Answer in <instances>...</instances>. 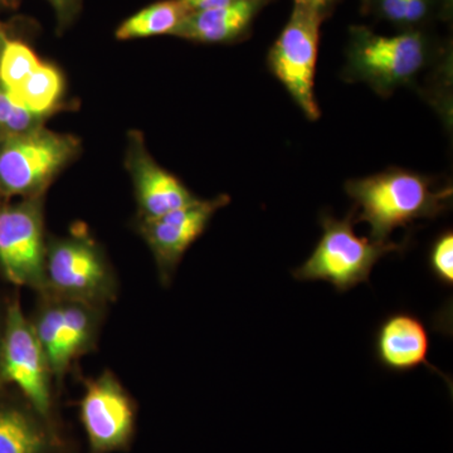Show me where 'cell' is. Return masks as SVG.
Listing matches in <instances>:
<instances>
[{
	"label": "cell",
	"mask_w": 453,
	"mask_h": 453,
	"mask_svg": "<svg viewBox=\"0 0 453 453\" xmlns=\"http://www.w3.org/2000/svg\"><path fill=\"white\" fill-rule=\"evenodd\" d=\"M366 16L405 31H426L437 19L432 0H362Z\"/></svg>",
	"instance_id": "cell-18"
},
{
	"label": "cell",
	"mask_w": 453,
	"mask_h": 453,
	"mask_svg": "<svg viewBox=\"0 0 453 453\" xmlns=\"http://www.w3.org/2000/svg\"><path fill=\"white\" fill-rule=\"evenodd\" d=\"M228 196L198 202L155 219L140 220L139 231L153 253L163 285L172 282L188 250L204 234L214 214L228 204Z\"/></svg>",
	"instance_id": "cell-11"
},
{
	"label": "cell",
	"mask_w": 453,
	"mask_h": 453,
	"mask_svg": "<svg viewBox=\"0 0 453 453\" xmlns=\"http://www.w3.org/2000/svg\"><path fill=\"white\" fill-rule=\"evenodd\" d=\"M324 20L316 12L295 5L288 25L267 56L271 73L311 121L320 119L314 89L320 27Z\"/></svg>",
	"instance_id": "cell-7"
},
{
	"label": "cell",
	"mask_w": 453,
	"mask_h": 453,
	"mask_svg": "<svg viewBox=\"0 0 453 453\" xmlns=\"http://www.w3.org/2000/svg\"><path fill=\"white\" fill-rule=\"evenodd\" d=\"M41 64L28 44L9 38L0 55V83L14 92Z\"/></svg>",
	"instance_id": "cell-19"
},
{
	"label": "cell",
	"mask_w": 453,
	"mask_h": 453,
	"mask_svg": "<svg viewBox=\"0 0 453 453\" xmlns=\"http://www.w3.org/2000/svg\"><path fill=\"white\" fill-rule=\"evenodd\" d=\"M20 0H0V12L13 11L19 5Z\"/></svg>",
	"instance_id": "cell-26"
},
{
	"label": "cell",
	"mask_w": 453,
	"mask_h": 453,
	"mask_svg": "<svg viewBox=\"0 0 453 453\" xmlns=\"http://www.w3.org/2000/svg\"><path fill=\"white\" fill-rule=\"evenodd\" d=\"M65 80L55 65L42 62L12 96L19 105L47 118L58 105L64 95Z\"/></svg>",
	"instance_id": "cell-17"
},
{
	"label": "cell",
	"mask_w": 453,
	"mask_h": 453,
	"mask_svg": "<svg viewBox=\"0 0 453 453\" xmlns=\"http://www.w3.org/2000/svg\"><path fill=\"white\" fill-rule=\"evenodd\" d=\"M0 381L16 386L44 418L52 412V372L31 320L18 301L8 306L0 339Z\"/></svg>",
	"instance_id": "cell-8"
},
{
	"label": "cell",
	"mask_w": 453,
	"mask_h": 453,
	"mask_svg": "<svg viewBox=\"0 0 453 453\" xmlns=\"http://www.w3.org/2000/svg\"><path fill=\"white\" fill-rule=\"evenodd\" d=\"M55 12L57 29L64 33L73 25L82 11V0H47Z\"/></svg>",
	"instance_id": "cell-22"
},
{
	"label": "cell",
	"mask_w": 453,
	"mask_h": 453,
	"mask_svg": "<svg viewBox=\"0 0 453 453\" xmlns=\"http://www.w3.org/2000/svg\"><path fill=\"white\" fill-rule=\"evenodd\" d=\"M42 292L105 308L119 283L101 247L85 232H73L47 242Z\"/></svg>",
	"instance_id": "cell-4"
},
{
	"label": "cell",
	"mask_w": 453,
	"mask_h": 453,
	"mask_svg": "<svg viewBox=\"0 0 453 453\" xmlns=\"http://www.w3.org/2000/svg\"><path fill=\"white\" fill-rule=\"evenodd\" d=\"M429 270L438 282L447 288L453 285V234L446 231L441 234L432 244L428 257Z\"/></svg>",
	"instance_id": "cell-21"
},
{
	"label": "cell",
	"mask_w": 453,
	"mask_h": 453,
	"mask_svg": "<svg viewBox=\"0 0 453 453\" xmlns=\"http://www.w3.org/2000/svg\"><path fill=\"white\" fill-rule=\"evenodd\" d=\"M44 119L19 105L0 83V142L40 129Z\"/></svg>",
	"instance_id": "cell-20"
},
{
	"label": "cell",
	"mask_w": 453,
	"mask_h": 453,
	"mask_svg": "<svg viewBox=\"0 0 453 453\" xmlns=\"http://www.w3.org/2000/svg\"><path fill=\"white\" fill-rule=\"evenodd\" d=\"M237 2H241V0H180L188 13L204 11V9L226 7V5H231Z\"/></svg>",
	"instance_id": "cell-24"
},
{
	"label": "cell",
	"mask_w": 453,
	"mask_h": 453,
	"mask_svg": "<svg viewBox=\"0 0 453 453\" xmlns=\"http://www.w3.org/2000/svg\"><path fill=\"white\" fill-rule=\"evenodd\" d=\"M3 193H2V190H0V207H2V198H3Z\"/></svg>",
	"instance_id": "cell-28"
},
{
	"label": "cell",
	"mask_w": 453,
	"mask_h": 453,
	"mask_svg": "<svg viewBox=\"0 0 453 453\" xmlns=\"http://www.w3.org/2000/svg\"><path fill=\"white\" fill-rule=\"evenodd\" d=\"M270 0H241L226 7L188 13L173 35L198 43H231L247 37Z\"/></svg>",
	"instance_id": "cell-14"
},
{
	"label": "cell",
	"mask_w": 453,
	"mask_h": 453,
	"mask_svg": "<svg viewBox=\"0 0 453 453\" xmlns=\"http://www.w3.org/2000/svg\"><path fill=\"white\" fill-rule=\"evenodd\" d=\"M80 417L89 453L118 452L130 446L135 434V403L112 372L86 381Z\"/></svg>",
	"instance_id": "cell-10"
},
{
	"label": "cell",
	"mask_w": 453,
	"mask_h": 453,
	"mask_svg": "<svg viewBox=\"0 0 453 453\" xmlns=\"http://www.w3.org/2000/svg\"><path fill=\"white\" fill-rule=\"evenodd\" d=\"M297 7L309 9L323 16L325 19L330 16L338 0H294Z\"/></svg>",
	"instance_id": "cell-23"
},
{
	"label": "cell",
	"mask_w": 453,
	"mask_h": 453,
	"mask_svg": "<svg viewBox=\"0 0 453 453\" xmlns=\"http://www.w3.org/2000/svg\"><path fill=\"white\" fill-rule=\"evenodd\" d=\"M49 421L29 403H0V453H52Z\"/></svg>",
	"instance_id": "cell-15"
},
{
	"label": "cell",
	"mask_w": 453,
	"mask_h": 453,
	"mask_svg": "<svg viewBox=\"0 0 453 453\" xmlns=\"http://www.w3.org/2000/svg\"><path fill=\"white\" fill-rule=\"evenodd\" d=\"M442 55V47L426 31L386 37L365 26H353L349 29L342 77L348 82H365L380 96L388 97L395 89L412 85Z\"/></svg>",
	"instance_id": "cell-2"
},
{
	"label": "cell",
	"mask_w": 453,
	"mask_h": 453,
	"mask_svg": "<svg viewBox=\"0 0 453 453\" xmlns=\"http://www.w3.org/2000/svg\"><path fill=\"white\" fill-rule=\"evenodd\" d=\"M4 324V323H3ZM2 333H3V325L0 326V339H2Z\"/></svg>",
	"instance_id": "cell-29"
},
{
	"label": "cell",
	"mask_w": 453,
	"mask_h": 453,
	"mask_svg": "<svg viewBox=\"0 0 453 453\" xmlns=\"http://www.w3.org/2000/svg\"><path fill=\"white\" fill-rule=\"evenodd\" d=\"M80 151V140L67 134L33 130L0 142V190L4 196H43L53 179Z\"/></svg>",
	"instance_id": "cell-5"
},
{
	"label": "cell",
	"mask_w": 453,
	"mask_h": 453,
	"mask_svg": "<svg viewBox=\"0 0 453 453\" xmlns=\"http://www.w3.org/2000/svg\"><path fill=\"white\" fill-rule=\"evenodd\" d=\"M345 192L359 211L356 222H365L371 238L388 242L399 226L418 219H434L451 204L452 187L434 188L426 175L401 168L384 170L369 177L351 179Z\"/></svg>",
	"instance_id": "cell-1"
},
{
	"label": "cell",
	"mask_w": 453,
	"mask_h": 453,
	"mask_svg": "<svg viewBox=\"0 0 453 453\" xmlns=\"http://www.w3.org/2000/svg\"><path fill=\"white\" fill-rule=\"evenodd\" d=\"M9 40L7 28L5 26L0 22V55H2V50L4 49L5 43Z\"/></svg>",
	"instance_id": "cell-27"
},
{
	"label": "cell",
	"mask_w": 453,
	"mask_h": 453,
	"mask_svg": "<svg viewBox=\"0 0 453 453\" xmlns=\"http://www.w3.org/2000/svg\"><path fill=\"white\" fill-rule=\"evenodd\" d=\"M46 250L43 196L0 207V271L9 282L43 291Z\"/></svg>",
	"instance_id": "cell-9"
},
{
	"label": "cell",
	"mask_w": 453,
	"mask_h": 453,
	"mask_svg": "<svg viewBox=\"0 0 453 453\" xmlns=\"http://www.w3.org/2000/svg\"><path fill=\"white\" fill-rule=\"evenodd\" d=\"M188 14L180 0H162L127 18L118 27L116 40L130 41L175 32Z\"/></svg>",
	"instance_id": "cell-16"
},
{
	"label": "cell",
	"mask_w": 453,
	"mask_h": 453,
	"mask_svg": "<svg viewBox=\"0 0 453 453\" xmlns=\"http://www.w3.org/2000/svg\"><path fill=\"white\" fill-rule=\"evenodd\" d=\"M354 213L353 210L342 219L321 214L320 241L310 257L292 271L295 280L329 282L342 294L359 283L368 282L372 268L381 257L404 249L405 243L380 242L357 235Z\"/></svg>",
	"instance_id": "cell-3"
},
{
	"label": "cell",
	"mask_w": 453,
	"mask_h": 453,
	"mask_svg": "<svg viewBox=\"0 0 453 453\" xmlns=\"http://www.w3.org/2000/svg\"><path fill=\"white\" fill-rule=\"evenodd\" d=\"M432 4L436 12L437 19L445 22L452 19L453 0H432Z\"/></svg>",
	"instance_id": "cell-25"
},
{
	"label": "cell",
	"mask_w": 453,
	"mask_h": 453,
	"mask_svg": "<svg viewBox=\"0 0 453 453\" xmlns=\"http://www.w3.org/2000/svg\"><path fill=\"white\" fill-rule=\"evenodd\" d=\"M429 348L427 326L412 312H393L381 321L375 333L374 354L383 368L404 372L421 365L427 366L445 380L452 392L451 380L436 366L429 365Z\"/></svg>",
	"instance_id": "cell-13"
},
{
	"label": "cell",
	"mask_w": 453,
	"mask_h": 453,
	"mask_svg": "<svg viewBox=\"0 0 453 453\" xmlns=\"http://www.w3.org/2000/svg\"><path fill=\"white\" fill-rule=\"evenodd\" d=\"M35 316L29 318L49 360L53 380H64L68 368L96 344L104 306L40 292Z\"/></svg>",
	"instance_id": "cell-6"
},
{
	"label": "cell",
	"mask_w": 453,
	"mask_h": 453,
	"mask_svg": "<svg viewBox=\"0 0 453 453\" xmlns=\"http://www.w3.org/2000/svg\"><path fill=\"white\" fill-rule=\"evenodd\" d=\"M127 168L142 220L159 219L201 199L180 179L155 162L138 133L130 134Z\"/></svg>",
	"instance_id": "cell-12"
}]
</instances>
